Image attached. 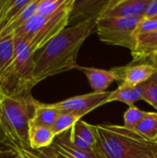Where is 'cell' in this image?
Returning <instances> with one entry per match:
<instances>
[{"label": "cell", "instance_id": "cell-1", "mask_svg": "<svg viewBox=\"0 0 157 158\" xmlns=\"http://www.w3.org/2000/svg\"><path fill=\"white\" fill-rule=\"evenodd\" d=\"M93 32H96V20L88 19L67 27L53 38L34 56L31 87L49 77L76 69L80 48Z\"/></svg>", "mask_w": 157, "mask_h": 158}, {"label": "cell", "instance_id": "cell-2", "mask_svg": "<svg viewBox=\"0 0 157 158\" xmlns=\"http://www.w3.org/2000/svg\"><path fill=\"white\" fill-rule=\"evenodd\" d=\"M100 158H133L157 156V142L151 141L124 125L110 123L93 125Z\"/></svg>", "mask_w": 157, "mask_h": 158}, {"label": "cell", "instance_id": "cell-3", "mask_svg": "<svg viewBox=\"0 0 157 158\" xmlns=\"http://www.w3.org/2000/svg\"><path fill=\"white\" fill-rule=\"evenodd\" d=\"M31 92L19 94H0V115L7 145L15 149L29 144V126L35 112Z\"/></svg>", "mask_w": 157, "mask_h": 158}, {"label": "cell", "instance_id": "cell-4", "mask_svg": "<svg viewBox=\"0 0 157 158\" xmlns=\"http://www.w3.org/2000/svg\"><path fill=\"white\" fill-rule=\"evenodd\" d=\"M74 3L75 0H68L60 10L49 16L35 14L13 33L15 42L27 43L36 54L67 28Z\"/></svg>", "mask_w": 157, "mask_h": 158}, {"label": "cell", "instance_id": "cell-5", "mask_svg": "<svg viewBox=\"0 0 157 158\" xmlns=\"http://www.w3.org/2000/svg\"><path fill=\"white\" fill-rule=\"evenodd\" d=\"M143 18L100 17L96 19V33L107 44L133 50L136 44V31Z\"/></svg>", "mask_w": 157, "mask_h": 158}, {"label": "cell", "instance_id": "cell-6", "mask_svg": "<svg viewBox=\"0 0 157 158\" xmlns=\"http://www.w3.org/2000/svg\"><path fill=\"white\" fill-rule=\"evenodd\" d=\"M109 95L110 92L107 91L105 93L93 92L48 105L56 109L59 113H69L82 118L97 107L107 104Z\"/></svg>", "mask_w": 157, "mask_h": 158}, {"label": "cell", "instance_id": "cell-7", "mask_svg": "<svg viewBox=\"0 0 157 158\" xmlns=\"http://www.w3.org/2000/svg\"><path fill=\"white\" fill-rule=\"evenodd\" d=\"M121 83H128L138 86L148 81L156 71V69L150 62H131L128 65L111 69Z\"/></svg>", "mask_w": 157, "mask_h": 158}, {"label": "cell", "instance_id": "cell-8", "mask_svg": "<svg viewBox=\"0 0 157 158\" xmlns=\"http://www.w3.org/2000/svg\"><path fill=\"white\" fill-rule=\"evenodd\" d=\"M150 0H109L100 17L143 18Z\"/></svg>", "mask_w": 157, "mask_h": 158}, {"label": "cell", "instance_id": "cell-9", "mask_svg": "<svg viewBox=\"0 0 157 158\" xmlns=\"http://www.w3.org/2000/svg\"><path fill=\"white\" fill-rule=\"evenodd\" d=\"M108 2L105 0L75 1L70 12L69 22L72 20H78V23L88 19L96 20L102 15Z\"/></svg>", "mask_w": 157, "mask_h": 158}, {"label": "cell", "instance_id": "cell-10", "mask_svg": "<svg viewBox=\"0 0 157 158\" xmlns=\"http://www.w3.org/2000/svg\"><path fill=\"white\" fill-rule=\"evenodd\" d=\"M68 136L70 143L74 146L86 151L95 150L96 140L93 125L81 119L70 129Z\"/></svg>", "mask_w": 157, "mask_h": 158}, {"label": "cell", "instance_id": "cell-11", "mask_svg": "<svg viewBox=\"0 0 157 158\" xmlns=\"http://www.w3.org/2000/svg\"><path fill=\"white\" fill-rule=\"evenodd\" d=\"M50 148L58 158H100L95 151H86L74 146L68 132L56 136Z\"/></svg>", "mask_w": 157, "mask_h": 158}, {"label": "cell", "instance_id": "cell-12", "mask_svg": "<svg viewBox=\"0 0 157 158\" xmlns=\"http://www.w3.org/2000/svg\"><path fill=\"white\" fill-rule=\"evenodd\" d=\"M132 62H148L157 56V31L137 36L136 44L131 51Z\"/></svg>", "mask_w": 157, "mask_h": 158}, {"label": "cell", "instance_id": "cell-13", "mask_svg": "<svg viewBox=\"0 0 157 158\" xmlns=\"http://www.w3.org/2000/svg\"><path fill=\"white\" fill-rule=\"evenodd\" d=\"M76 69L86 76L94 93L106 92V89L109 87V85L117 81V77L112 69L106 70L82 66H77Z\"/></svg>", "mask_w": 157, "mask_h": 158}, {"label": "cell", "instance_id": "cell-14", "mask_svg": "<svg viewBox=\"0 0 157 158\" xmlns=\"http://www.w3.org/2000/svg\"><path fill=\"white\" fill-rule=\"evenodd\" d=\"M56 135L51 128L37 125L30 122L29 126V144L30 147L34 150H42L50 147Z\"/></svg>", "mask_w": 157, "mask_h": 158}, {"label": "cell", "instance_id": "cell-15", "mask_svg": "<svg viewBox=\"0 0 157 158\" xmlns=\"http://www.w3.org/2000/svg\"><path fill=\"white\" fill-rule=\"evenodd\" d=\"M143 98V91L141 85L133 86L128 83H121L115 91L110 92L107 104L111 102H120L129 106Z\"/></svg>", "mask_w": 157, "mask_h": 158}, {"label": "cell", "instance_id": "cell-16", "mask_svg": "<svg viewBox=\"0 0 157 158\" xmlns=\"http://www.w3.org/2000/svg\"><path fill=\"white\" fill-rule=\"evenodd\" d=\"M38 4H39V0H30V2L2 30V31L0 32V37L13 35V33L18 29L22 27L32 16L36 14Z\"/></svg>", "mask_w": 157, "mask_h": 158}, {"label": "cell", "instance_id": "cell-17", "mask_svg": "<svg viewBox=\"0 0 157 158\" xmlns=\"http://www.w3.org/2000/svg\"><path fill=\"white\" fill-rule=\"evenodd\" d=\"M30 0H0V32Z\"/></svg>", "mask_w": 157, "mask_h": 158}, {"label": "cell", "instance_id": "cell-18", "mask_svg": "<svg viewBox=\"0 0 157 158\" xmlns=\"http://www.w3.org/2000/svg\"><path fill=\"white\" fill-rule=\"evenodd\" d=\"M59 114L60 113L56 109L51 107L48 104H43L37 101L34 116L31 122L47 128H52Z\"/></svg>", "mask_w": 157, "mask_h": 158}, {"label": "cell", "instance_id": "cell-19", "mask_svg": "<svg viewBox=\"0 0 157 158\" xmlns=\"http://www.w3.org/2000/svg\"><path fill=\"white\" fill-rule=\"evenodd\" d=\"M135 131L144 138L156 141L157 140V111L148 112L147 116L136 127ZM157 142V141H156Z\"/></svg>", "mask_w": 157, "mask_h": 158}, {"label": "cell", "instance_id": "cell-20", "mask_svg": "<svg viewBox=\"0 0 157 158\" xmlns=\"http://www.w3.org/2000/svg\"><path fill=\"white\" fill-rule=\"evenodd\" d=\"M15 47L16 45L13 35L0 37V73L13 59Z\"/></svg>", "mask_w": 157, "mask_h": 158}, {"label": "cell", "instance_id": "cell-21", "mask_svg": "<svg viewBox=\"0 0 157 158\" xmlns=\"http://www.w3.org/2000/svg\"><path fill=\"white\" fill-rule=\"evenodd\" d=\"M81 117L73 114L60 113L51 129L56 136H59L70 130L79 120H81Z\"/></svg>", "mask_w": 157, "mask_h": 158}, {"label": "cell", "instance_id": "cell-22", "mask_svg": "<svg viewBox=\"0 0 157 158\" xmlns=\"http://www.w3.org/2000/svg\"><path fill=\"white\" fill-rule=\"evenodd\" d=\"M141 88L143 91L142 100L147 102L157 110V69L148 81L141 84Z\"/></svg>", "mask_w": 157, "mask_h": 158}, {"label": "cell", "instance_id": "cell-23", "mask_svg": "<svg viewBox=\"0 0 157 158\" xmlns=\"http://www.w3.org/2000/svg\"><path fill=\"white\" fill-rule=\"evenodd\" d=\"M148 112L143 111L136 106H130L124 113V126L130 130H134L147 116Z\"/></svg>", "mask_w": 157, "mask_h": 158}, {"label": "cell", "instance_id": "cell-24", "mask_svg": "<svg viewBox=\"0 0 157 158\" xmlns=\"http://www.w3.org/2000/svg\"><path fill=\"white\" fill-rule=\"evenodd\" d=\"M68 0H39L36 15L49 16L60 10Z\"/></svg>", "mask_w": 157, "mask_h": 158}, {"label": "cell", "instance_id": "cell-25", "mask_svg": "<svg viewBox=\"0 0 157 158\" xmlns=\"http://www.w3.org/2000/svg\"><path fill=\"white\" fill-rule=\"evenodd\" d=\"M16 150L22 158H58L50 147L42 150H34L30 146H27L19 147Z\"/></svg>", "mask_w": 157, "mask_h": 158}, {"label": "cell", "instance_id": "cell-26", "mask_svg": "<svg viewBox=\"0 0 157 158\" xmlns=\"http://www.w3.org/2000/svg\"><path fill=\"white\" fill-rule=\"evenodd\" d=\"M157 31V19L152 18V19H143L141 22L138 25L136 34L141 35V34H146L150 33L153 31Z\"/></svg>", "mask_w": 157, "mask_h": 158}, {"label": "cell", "instance_id": "cell-27", "mask_svg": "<svg viewBox=\"0 0 157 158\" xmlns=\"http://www.w3.org/2000/svg\"><path fill=\"white\" fill-rule=\"evenodd\" d=\"M157 16V0H150L144 15H143V19H152Z\"/></svg>", "mask_w": 157, "mask_h": 158}, {"label": "cell", "instance_id": "cell-28", "mask_svg": "<svg viewBox=\"0 0 157 158\" xmlns=\"http://www.w3.org/2000/svg\"><path fill=\"white\" fill-rule=\"evenodd\" d=\"M18 152L15 148L7 145H0V158H16Z\"/></svg>", "mask_w": 157, "mask_h": 158}, {"label": "cell", "instance_id": "cell-29", "mask_svg": "<svg viewBox=\"0 0 157 158\" xmlns=\"http://www.w3.org/2000/svg\"><path fill=\"white\" fill-rule=\"evenodd\" d=\"M0 145H7V139H6V136L4 132L3 126H2L1 115H0Z\"/></svg>", "mask_w": 157, "mask_h": 158}, {"label": "cell", "instance_id": "cell-30", "mask_svg": "<svg viewBox=\"0 0 157 158\" xmlns=\"http://www.w3.org/2000/svg\"><path fill=\"white\" fill-rule=\"evenodd\" d=\"M148 62H150V63H151V64H152V65L157 69V56H154V57H153L152 59H150Z\"/></svg>", "mask_w": 157, "mask_h": 158}, {"label": "cell", "instance_id": "cell-31", "mask_svg": "<svg viewBox=\"0 0 157 158\" xmlns=\"http://www.w3.org/2000/svg\"><path fill=\"white\" fill-rule=\"evenodd\" d=\"M133 158H157V156H138Z\"/></svg>", "mask_w": 157, "mask_h": 158}, {"label": "cell", "instance_id": "cell-32", "mask_svg": "<svg viewBox=\"0 0 157 158\" xmlns=\"http://www.w3.org/2000/svg\"><path fill=\"white\" fill-rule=\"evenodd\" d=\"M16 158H22V157H21V156H19V155L18 154V156H16Z\"/></svg>", "mask_w": 157, "mask_h": 158}, {"label": "cell", "instance_id": "cell-33", "mask_svg": "<svg viewBox=\"0 0 157 158\" xmlns=\"http://www.w3.org/2000/svg\"><path fill=\"white\" fill-rule=\"evenodd\" d=\"M155 19H157V16H156V17H155Z\"/></svg>", "mask_w": 157, "mask_h": 158}, {"label": "cell", "instance_id": "cell-34", "mask_svg": "<svg viewBox=\"0 0 157 158\" xmlns=\"http://www.w3.org/2000/svg\"><path fill=\"white\" fill-rule=\"evenodd\" d=\"M0 87H1V86H0Z\"/></svg>", "mask_w": 157, "mask_h": 158}, {"label": "cell", "instance_id": "cell-35", "mask_svg": "<svg viewBox=\"0 0 157 158\" xmlns=\"http://www.w3.org/2000/svg\"><path fill=\"white\" fill-rule=\"evenodd\" d=\"M156 141H157V140H156Z\"/></svg>", "mask_w": 157, "mask_h": 158}]
</instances>
